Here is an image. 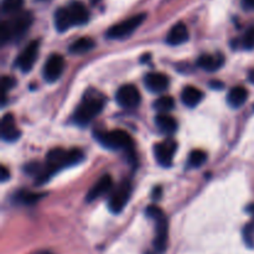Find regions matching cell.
<instances>
[{"label":"cell","instance_id":"cell-16","mask_svg":"<svg viewBox=\"0 0 254 254\" xmlns=\"http://www.w3.org/2000/svg\"><path fill=\"white\" fill-rule=\"evenodd\" d=\"M189 37H190V34H189L188 26L184 22H176L169 31L166 42L171 46H179V45L185 44Z\"/></svg>","mask_w":254,"mask_h":254},{"label":"cell","instance_id":"cell-1","mask_svg":"<svg viewBox=\"0 0 254 254\" xmlns=\"http://www.w3.org/2000/svg\"><path fill=\"white\" fill-rule=\"evenodd\" d=\"M83 151L79 150V149L64 150L61 148H55L50 150L46 155L45 164H42L41 171L35 178L36 179V185H42V184L47 183L61 169L81 163L83 160Z\"/></svg>","mask_w":254,"mask_h":254},{"label":"cell","instance_id":"cell-19","mask_svg":"<svg viewBox=\"0 0 254 254\" xmlns=\"http://www.w3.org/2000/svg\"><path fill=\"white\" fill-rule=\"evenodd\" d=\"M54 21L55 27H56L59 32H64L73 26V22H72L67 7H59V9H56L54 14Z\"/></svg>","mask_w":254,"mask_h":254},{"label":"cell","instance_id":"cell-32","mask_svg":"<svg viewBox=\"0 0 254 254\" xmlns=\"http://www.w3.org/2000/svg\"><path fill=\"white\" fill-rule=\"evenodd\" d=\"M242 5L246 10H254V0H242Z\"/></svg>","mask_w":254,"mask_h":254},{"label":"cell","instance_id":"cell-6","mask_svg":"<svg viewBox=\"0 0 254 254\" xmlns=\"http://www.w3.org/2000/svg\"><path fill=\"white\" fill-rule=\"evenodd\" d=\"M131 190H133V186L129 180H124L119 184L118 188H116L112 192L111 198H109V210L113 213H119L123 211V208L126 207V205L128 203L129 198H130Z\"/></svg>","mask_w":254,"mask_h":254},{"label":"cell","instance_id":"cell-9","mask_svg":"<svg viewBox=\"0 0 254 254\" xmlns=\"http://www.w3.org/2000/svg\"><path fill=\"white\" fill-rule=\"evenodd\" d=\"M37 55H39V41L34 40L17 56L16 61H15V66L20 71L30 72L32 69V67H34L35 62H36Z\"/></svg>","mask_w":254,"mask_h":254},{"label":"cell","instance_id":"cell-27","mask_svg":"<svg viewBox=\"0 0 254 254\" xmlns=\"http://www.w3.org/2000/svg\"><path fill=\"white\" fill-rule=\"evenodd\" d=\"M238 46L245 50H253L254 49V27H251L245 32L240 40H237Z\"/></svg>","mask_w":254,"mask_h":254},{"label":"cell","instance_id":"cell-24","mask_svg":"<svg viewBox=\"0 0 254 254\" xmlns=\"http://www.w3.org/2000/svg\"><path fill=\"white\" fill-rule=\"evenodd\" d=\"M22 6H24V0H2L1 1V11L7 15H15L22 11Z\"/></svg>","mask_w":254,"mask_h":254},{"label":"cell","instance_id":"cell-17","mask_svg":"<svg viewBox=\"0 0 254 254\" xmlns=\"http://www.w3.org/2000/svg\"><path fill=\"white\" fill-rule=\"evenodd\" d=\"M225 64V57L221 54L201 55L197 60V66L208 72H215Z\"/></svg>","mask_w":254,"mask_h":254},{"label":"cell","instance_id":"cell-20","mask_svg":"<svg viewBox=\"0 0 254 254\" xmlns=\"http://www.w3.org/2000/svg\"><path fill=\"white\" fill-rule=\"evenodd\" d=\"M155 124L161 133L171 135L178 130V123L175 119L168 113H160L155 117Z\"/></svg>","mask_w":254,"mask_h":254},{"label":"cell","instance_id":"cell-38","mask_svg":"<svg viewBox=\"0 0 254 254\" xmlns=\"http://www.w3.org/2000/svg\"><path fill=\"white\" fill-rule=\"evenodd\" d=\"M91 1H92V4H93V5H96V4H97V2H98V1H99V0H91Z\"/></svg>","mask_w":254,"mask_h":254},{"label":"cell","instance_id":"cell-11","mask_svg":"<svg viewBox=\"0 0 254 254\" xmlns=\"http://www.w3.org/2000/svg\"><path fill=\"white\" fill-rule=\"evenodd\" d=\"M169 225L166 217L155 221V238H154V248L158 253H164L168 247Z\"/></svg>","mask_w":254,"mask_h":254},{"label":"cell","instance_id":"cell-31","mask_svg":"<svg viewBox=\"0 0 254 254\" xmlns=\"http://www.w3.org/2000/svg\"><path fill=\"white\" fill-rule=\"evenodd\" d=\"M0 178H1L2 183H4V181H6L7 179L10 178L9 171H7V169L5 168V166H1V169H0Z\"/></svg>","mask_w":254,"mask_h":254},{"label":"cell","instance_id":"cell-25","mask_svg":"<svg viewBox=\"0 0 254 254\" xmlns=\"http://www.w3.org/2000/svg\"><path fill=\"white\" fill-rule=\"evenodd\" d=\"M174 107H175V101L170 96L160 97L154 102V108L160 113H169L170 111H173Z\"/></svg>","mask_w":254,"mask_h":254},{"label":"cell","instance_id":"cell-22","mask_svg":"<svg viewBox=\"0 0 254 254\" xmlns=\"http://www.w3.org/2000/svg\"><path fill=\"white\" fill-rule=\"evenodd\" d=\"M94 41L89 37H81L72 42L68 47V51L73 55H83L86 52H89L94 47Z\"/></svg>","mask_w":254,"mask_h":254},{"label":"cell","instance_id":"cell-29","mask_svg":"<svg viewBox=\"0 0 254 254\" xmlns=\"http://www.w3.org/2000/svg\"><path fill=\"white\" fill-rule=\"evenodd\" d=\"M145 215L154 221H158L160 218L165 217L163 210L160 207H158V206H148L145 210Z\"/></svg>","mask_w":254,"mask_h":254},{"label":"cell","instance_id":"cell-21","mask_svg":"<svg viewBox=\"0 0 254 254\" xmlns=\"http://www.w3.org/2000/svg\"><path fill=\"white\" fill-rule=\"evenodd\" d=\"M248 98V92L245 87L242 86H236L228 92L227 96V103L230 104L232 108H240L243 104L247 102Z\"/></svg>","mask_w":254,"mask_h":254},{"label":"cell","instance_id":"cell-7","mask_svg":"<svg viewBox=\"0 0 254 254\" xmlns=\"http://www.w3.org/2000/svg\"><path fill=\"white\" fill-rule=\"evenodd\" d=\"M117 103L124 109H134L140 104V93L133 84H124L117 91Z\"/></svg>","mask_w":254,"mask_h":254},{"label":"cell","instance_id":"cell-26","mask_svg":"<svg viewBox=\"0 0 254 254\" xmlns=\"http://www.w3.org/2000/svg\"><path fill=\"white\" fill-rule=\"evenodd\" d=\"M206 160H207V154L198 149L192 150L189 155V165L191 168H201L206 163Z\"/></svg>","mask_w":254,"mask_h":254},{"label":"cell","instance_id":"cell-8","mask_svg":"<svg viewBox=\"0 0 254 254\" xmlns=\"http://www.w3.org/2000/svg\"><path fill=\"white\" fill-rule=\"evenodd\" d=\"M178 144L173 139H166L165 141H161L154 145V155L156 161L160 164L163 168H170L173 165V159L175 155Z\"/></svg>","mask_w":254,"mask_h":254},{"label":"cell","instance_id":"cell-36","mask_svg":"<svg viewBox=\"0 0 254 254\" xmlns=\"http://www.w3.org/2000/svg\"><path fill=\"white\" fill-rule=\"evenodd\" d=\"M35 254H52L51 252H49V251H41V252H37Z\"/></svg>","mask_w":254,"mask_h":254},{"label":"cell","instance_id":"cell-14","mask_svg":"<svg viewBox=\"0 0 254 254\" xmlns=\"http://www.w3.org/2000/svg\"><path fill=\"white\" fill-rule=\"evenodd\" d=\"M0 131H1L2 140L5 141H15L21 135V131L16 128V124H15V119L12 114H5L2 117Z\"/></svg>","mask_w":254,"mask_h":254},{"label":"cell","instance_id":"cell-35","mask_svg":"<svg viewBox=\"0 0 254 254\" xmlns=\"http://www.w3.org/2000/svg\"><path fill=\"white\" fill-rule=\"evenodd\" d=\"M250 81L254 84V69H253V71L250 72Z\"/></svg>","mask_w":254,"mask_h":254},{"label":"cell","instance_id":"cell-23","mask_svg":"<svg viewBox=\"0 0 254 254\" xmlns=\"http://www.w3.org/2000/svg\"><path fill=\"white\" fill-rule=\"evenodd\" d=\"M42 198V193H37V192H31V191H26V190H21L17 191L16 193L14 195V201L19 205H26V206H31L35 205L37 201H40Z\"/></svg>","mask_w":254,"mask_h":254},{"label":"cell","instance_id":"cell-30","mask_svg":"<svg viewBox=\"0 0 254 254\" xmlns=\"http://www.w3.org/2000/svg\"><path fill=\"white\" fill-rule=\"evenodd\" d=\"M16 84V81H15L14 77L5 76L1 81V88H2V99L5 101V94H6L7 91L14 88V86Z\"/></svg>","mask_w":254,"mask_h":254},{"label":"cell","instance_id":"cell-40","mask_svg":"<svg viewBox=\"0 0 254 254\" xmlns=\"http://www.w3.org/2000/svg\"><path fill=\"white\" fill-rule=\"evenodd\" d=\"M146 254H151V253H146Z\"/></svg>","mask_w":254,"mask_h":254},{"label":"cell","instance_id":"cell-10","mask_svg":"<svg viewBox=\"0 0 254 254\" xmlns=\"http://www.w3.org/2000/svg\"><path fill=\"white\" fill-rule=\"evenodd\" d=\"M64 69V60L61 55L54 54L49 56L46 64H44L42 76L46 82H56L62 76Z\"/></svg>","mask_w":254,"mask_h":254},{"label":"cell","instance_id":"cell-37","mask_svg":"<svg viewBox=\"0 0 254 254\" xmlns=\"http://www.w3.org/2000/svg\"><path fill=\"white\" fill-rule=\"evenodd\" d=\"M248 211H250V212H254V205H251L250 207H248Z\"/></svg>","mask_w":254,"mask_h":254},{"label":"cell","instance_id":"cell-5","mask_svg":"<svg viewBox=\"0 0 254 254\" xmlns=\"http://www.w3.org/2000/svg\"><path fill=\"white\" fill-rule=\"evenodd\" d=\"M146 19L145 12H140V14H136L134 16L128 17V19L123 20V21L118 22V24L113 25L112 27H109L108 31H107L106 36L107 39L111 40H123L126 37L130 36Z\"/></svg>","mask_w":254,"mask_h":254},{"label":"cell","instance_id":"cell-28","mask_svg":"<svg viewBox=\"0 0 254 254\" xmlns=\"http://www.w3.org/2000/svg\"><path fill=\"white\" fill-rule=\"evenodd\" d=\"M243 238L248 247H254V220L246 225L245 231H243Z\"/></svg>","mask_w":254,"mask_h":254},{"label":"cell","instance_id":"cell-34","mask_svg":"<svg viewBox=\"0 0 254 254\" xmlns=\"http://www.w3.org/2000/svg\"><path fill=\"white\" fill-rule=\"evenodd\" d=\"M160 196H161V189L160 188H156L153 192V197L154 200H160Z\"/></svg>","mask_w":254,"mask_h":254},{"label":"cell","instance_id":"cell-39","mask_svg":"<svg viewBox=\"0 0 254 254\" xmlns=\"http://www.w3.org/2000/svg\"><path fill=\"white\" fill-rule=\"evenodd\" d=\"M40 1H44V0H40Z\"/></svg>","mask_w":254,"mask_h":254},{"label":"cell","instance_id":"cell-13","mask_svg":"<svg viewBox=\"0 0 254 254\" xmlns=\"http://www.w3.org/2000/svg\"><path fill=\"white\" fill-rule=\"evenodd\" d=\"M112 189H113V179L109 175H104L92 186L91 190L88 191L86 196V200L88 202L97 200V198L102 197V196L107 195L108 192H111Z\"/></svg>","mask_w":254,"mask_h":254},{"label":"cell","instance_id":"cell-15","mask_svg":"<svg viewBox=\"0 0 254 254\" xmlns=\"http://www.w3.org/2000/svg\"><path fill=\"white\" fill-rule=\"evenodd\" d=\"M66 7L67 10H68L72 22H73V26H77V25H84L88 22L89 12L83 2L73 0V1L69 2Z\"/></svg>","mask_w":254,"mask_h":254},{"label":"cell","instance_id":"cell-18","mask_svg":"<svg viewBox=\"0 0 254 254\" xmlns=\"http://www.w3.org/2000/svg\"><path fill=\"white\" fill-rule=\"evenodd\" d=\"M203 98V93L193 86H188L181 92V101L189 108L198 106Z\"/></svg>","mask_w":254,"mask_h":254},{"label":"cell","instance_id":"cell-3","mask_svg":"<svg viewBox=\"0 0 254 254\" xmlns=\"http://www.w3.org/2000/svg\"><path fill=\"white\" fill-rule=\"evenodd\" d=\"M34 21V15L30 11H20L0 25V42L1 45L15 41L24 36Z\"/></svg>","mask_w":254,"mask_h":254},{"label":"cell","instance_id":"cell-33","mask_svg":"<svg viewBox=\"0 0 254 254\" xmlns=\"http://www.w3.org/2000/svg\"><path fill=\"white\" fill-rule=\"evenodd\" d=\"M210 86H211V88H212V89H222L223 83H222V82L213 81V82H210Z\"/></svg>","mask_w":254,"mask_h":254},{"label":"cell","instance_id":"cell-12","mask_svg":"<svg viewBox=\"0 0 254 254\" xmlns=\"http://www.w3.org/2000/svg\"><path fill=\"white\" fill-rule=\"evenodd\" d=\"M169 83H170L169 77L161 72H150L144 78V84L153 93L164 92L169 87Z\"/></svg>","mask_w":254,"mask_h":254},{"label":"cell","instance_id":"cell-4","mask_svg":"<svg viewBox=\"0 0 254 254\" xmlns=\"http://www.w3.org/2000/svg\"><path fill=\"white\" fill-rule=\"evenodd\" d=\"M96 138L104 148L111 150H126L128 153L133 151L134 141L127 131L116 129L111 131H101L96 134Z\"/></svg>","mask_w":254,"mask_h":254},{"label":"cell","instance_id":"cell-2","mask_svg":"<svg viewBox=\"0 0 254 254\" xmlns=\"http://www.w3.org/2000/svg\"><path fill=\"white\" fill-rule=\"evenodd\" d=\"M104 104H106V98L101 93L96 91H88L74 111L72 121L78 127L88 126L103 111Z\"/></svg>","mask_w":254,"mask_h":254}]
</instances>
